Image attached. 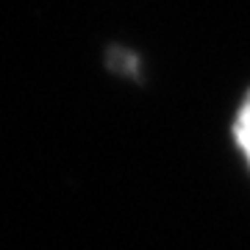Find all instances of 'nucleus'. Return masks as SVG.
I'll use <instances>...</instances> for the list:
<instances>
[{"mask_svg": "<svg viewBox=\"0 0 250 250\" xmlns=\"http://www.w3.org/2000/svg\"><path fill=\"white\" fill-rule=\"evenodd\" d=\"M231 136H233L236 150L242 153V159L248 161V167H250V92L245 95L242 106L236 108V117H233V125H231Z\"/></svg>", "mask_w": 250, "mask_h": 250, "instance_id": "obj_1", "label": "nucleus"}]
</instances>
